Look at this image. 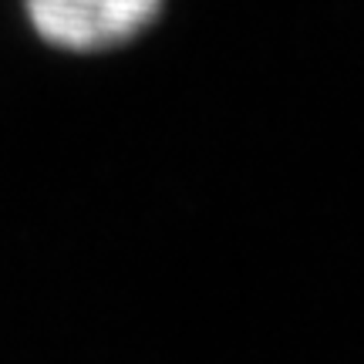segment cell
<instances>
[{"mask_svg":"<svg viewBox=\"0 0 364 364\" xmlns=\"http://www.w3.org/2000/svg\"><path fill=\"white\" fill-rule=\"evenodd\" d=\"M166 0H24L31 31L68 54L125 48L156 24Z\"/></svg>","mask_w":364,"mask_h":364,"instance_id":"obj_1","label":"cell"}]
</instances>
